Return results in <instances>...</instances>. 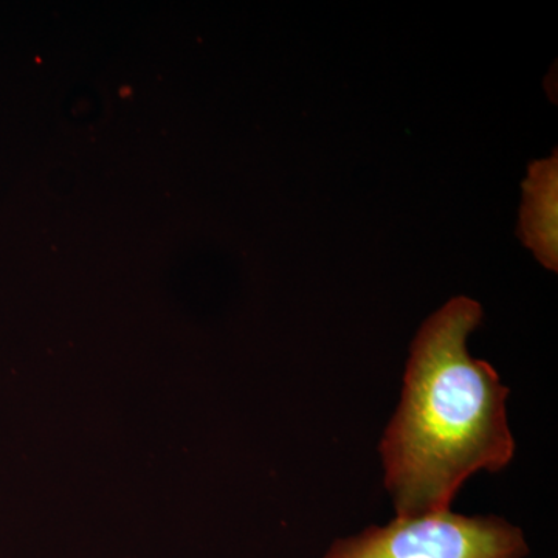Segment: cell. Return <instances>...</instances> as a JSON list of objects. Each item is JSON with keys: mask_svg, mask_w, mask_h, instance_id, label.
<instances>
[{"mask_svg": "<svg viewBox=\"0 0 558 558\" xmlns=\"http://www.w3.org/2000/svg\"><path fill=\"white\" fill-rule=\"evenodd\" d=\"M481 322L478 301L457 296L425 319L411 343L400 403L379 447L399 519L449 512L470 476L499 472L515 454L509 388L469 352Z\"/></svg>", "mask_w": 558, "mask_h": 558, "instance_id": "1", "label": "cell"}, {"mask_svg": "<svg viewBox=\"0 0 558 558\" xmlns=\"http://www.w3.org/2000/svg\"><path fill=\"white\" fill-rule=\"evenodd\" d=\"M523 531L495 515L433 513L337 539L322 558H526Z\"/></svg>", "mask_w": 558, "mask_h": 558, "instance_id": "2", "label": "cell"}, {"mask_svg": "<svg viewBox=\"0 0 558 558\" xmlns=\"http://www.w3.org/2000/svg\"><path fill=\"white\" fill-rule=\"evenodd\" d=\"M519 236L548 270L558 267V157L529 165L523 182Z\"/></svg>", "mask_w": 558, "mask_h": 558, "instance_id": "3", "label": "cell"}]
</instances>
